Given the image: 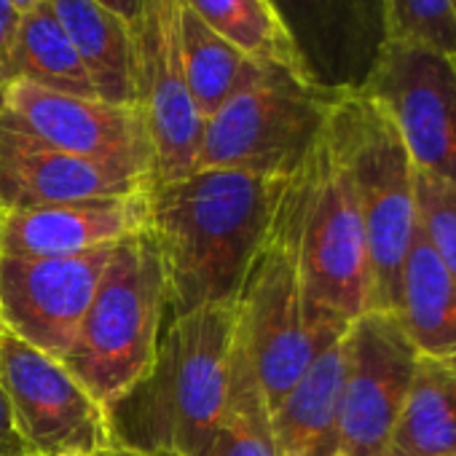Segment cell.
I'll return each mask as SVG.
<instances>
[{
  "label": "cell",
  "mask_w": 456,
  "mask_h": 456,
  "mask_svg": "<svg viewBox=\"0 0 456 456\" xmlns=\"http://www.w3.org/2000/svg\"><path fill=\"white\" fill-rule=\"evenodd\" d=\"M180 17L183 0H137L129 20L134 108L142 113L153 140V185L196 169L204 129L185 84Z\"/></svg>",
  "instance_id": "9c48e42d"
},
{
  "label": "cell",
  "mask_w": 456,
  "mask_h": 456,
  "mask_svg": "<svg viewBox=\"0 0 456 456\" xmlns=\"http://www.w3.org/2000/svg\"><path fill=\"white\" fill-rule=\"evenodd\" d=\"M0 126L54 151L121 167L151 180L156 172L153 140L134 105L62 94L14 78L0 86Z\"/></svg>",
  "instance_id": "8fae6325"
},
{
  "label": "cell",
  "mask_w": 456,
  "mask_h": 456,
  "mask_svg": "<svg viewBox=\"0 0 456 456\" xmlns=\"http://www.w3.org/2000/svg\"><path fill=\"white\" fill-rule=\"evenodd\" d=\"M290 177L193 169L153 185L151 234L167 274L169 317L237 301Z\"/></svg>",
  "instance_id": "6da1fadb"
},
{
  "label": "cell",
  "mask_w": 456,
  "mask_h": 456,
  "mask_svg": "<svg viewBox=\"0 0 456 456\" xmlns=\"http://www.w3.org/2000/svg\"><path fill=\"white\" fill-rule=\"evenodd\" d=\"M397 129L419 172L456 180V60L413 41H387L362 89Z\"/></svg>",
  "instance_id": "7c38bea8"
},
{
  "label": "cell",
  "mask_w": 456,
  "mask_h": 456,
  "mask_svg": "<svg viewBox=\"0 0 456 456\" xmlns=\"http://www.w3.org/2000/svg\"><path fill=\"white\" fill-rule=\"evenodd\" d=\"M151 185L153 180L145 175L86 161L0 126V217L78 199L121 196Z\"/></svg>",
  "instance_id": "2e32d148"
},
{
  "label": "cell",
  "mask_w": 456,
  "mask_h": 456,
  "mask_svg": "<svg viewBox=\"0 0 456 456\" xmlns=\"http://www.w3.org/2000/svg\"><path fill=\"white\" fill-rule=\"evenodd\" d=\"M234 333V304L169 317L151 373L121 400L132 403L121 440L156 456H201L225 413Z\"/></svg>",
  "instance_id": "7a4b0ae2"
},
{
  "label": "cell",
  "mask_w": 456,
  "mask_h": 456,
  "mask_svg": "<svg viewBox=\"0 0 456 456\" xmlns=\"http://www.w3.org/2000/svg\"><path fill=\"white\" fill-rule=\"evenodd\" d=\"M416 228L456 280V180L416 169Z\"/></svg>",
  "instance_id": "484cf974"
},
{
  "label": "cell",
  "mask_w": 456,
  "mask_h": 456,
  "mask_svg": "<svg viewBox=\"0 0 456 456\" xmlns=\"http://www.w3.org/2000/svg\"><path fill=\"white\" fill-rule=\"evenodd\" d=\"M12 4L17 6V12H20V14H25V12H30L33 6L44 4V0H12Z\"/></svg>",
  "instance_id": "4dcf8cb0"
},
{
  "label": "cell",
  "mask_w": 456,
  "mask_h": 456,
  "mask_svg": "<svg viewBox=\"0 0 456 456\" xmlns=\"http://www.w3.org/2000/svg\"><path fill=\"white\" fill-rule=\"evenodd\" d=\"M201 456H280L272 432V408L237 333L225 413Z\"/></svg>",
  "instance_id": "603a6c76"
},
{
  "label": "cell",
  "mask_w": 456,
  "mask_h": 456,
  "mask_svg": "<svg viewBox=\"0 0 456 456\" xmlns=\"http://www.w3.org/2000/svg\"><path fill=\"white\" fill-rule=\"evenodd\" d=\"M387 41H413L456 60V0H384Z\"/></svg>",
  "instance_id": "d4e9b609"
},
{
  "label": "cell",
  "mask_w": 456,
  "mask_h": 456,
  "mask_svg": "<svg viewBox=\"0 0 456 456\" xmlns=\"http://www.w3.org/2000/svg\"><path fill=\"white\" fill-rule=\"evenodd\" d=\"M49 6L70 36L97 100L134 105L129 20L100 0H49Z\"/></svg>",
  "instance_id": "d6986e66"
},
{
  "label": "cell",
  "mask_w": 456,
  "mask_h": 456,
  "mask_svg": "<svg viewBox=\"0 0 456 456\" xmlns=\"http://www.w3.org/2000/svg\"><path fill=\"white\" fill-rule=\"evenodd\" d=\"M346 333V330H344ZM344 376V336L330 341L272 408L280 456H341L338 397Z\"/></svg>",
  "instance_id": "e0dca14e"
},
{
  "label": "cell",
  "mask_w": 456,
  "mask_h": 456,
  "mask_svg": "<svg viewBox=\"0 0 456 456\" xmlns=\"http://www.w3.org/2000/svg\"><path fill=\"white\" fill-rule=\"evenodd\" d=\"M419 352L395 312L368 309L344 333L338 453L389 456Z\"/></svg>",
  "instance_id": "30bf717a"
},
{
  "label": "cell",
  "mask_w": 456,
  "mask_h": 456,
  "mask_svg": "<svg viewBox=\"0 0 456 456\" xmlns=\"http://www.w3.org/2000/svg\"><path fill=\"white\" fill-rule=\"evenodd\" d=\"M151 188L36 207L0 217V256L62 258L118 245L151 228Z\"/></svg>",
  "instance_id": "9a60e30c"
},
{
  "label": "cell",
  "mask_w": 456,
  "mask_h": 456,
  "mask_svg": "<svg viewBox=\"0 0 456 456\" xmlns=\"http://www.w3.org/2000/svg\"><path fill=\"white\" fill-rule=\"evenodd\" d=\"M20 12L12 0H0V86L12 81V52L20 28Z\"/></svg>",
  "instance_id": "4316f807"
},
{
  "label": "cell",
  "mask_w": 456,
  "mask_h": 456,
  "mask_svg": "<svg viewBox=\"0 0 456 456\" xmlns=\"http://www.w3.org/2000/svg\"><path fill=\"white\" fill-rule=\"evenodd\" d=\"M0 456H28L25 443L14 427L12 405H9L4 387H0Z\"/></svg>",
  "instance_id": "83f0119b"
},
{
  "label": "cell",
  "mask_w": 456,
  "mask_h": 456,
  "mask_svg": "<svg viewBox=\"0 0 456 456\" xmlns=\"http://www.w3.org/2000/svg\"><path fill=\"white\" fill-rule=\"evenodd\" d=\"M167 312V274L148 228L113 248L62 365L113 411L151 373Z\"/></svg>",
  "instance_id": "277c9868"
},
{
  "label": "cell",
  "mask_w": 456,
  "mask_h": 456,
  "mask_svg": "<svg viewBox=\"0 0 456 456\" xmlns=\"http://www.w3.org/2000/svg\"><path fill=\"white\" fill-rule=\"evenodd\" d=\"M0 387L28 456H94L118 443L113 413L60 360L4 325Z\"/></svg>",
  "instance_id": "ba28073f"
},
{
  "label": "cell",
  "mask_w": 456,
  "mask_h": 456,
  "mask_svg": "<svg viewBox=\"0 0 456 456\" xmlns=\"http://www.w3.org/2000/svg\"><path fill=\"white\" fill-rule=\"evenodd\" d=\"M183 36V70L191 100L199 116L207 121L240 84L248 57L237 52L228 41H223L215 30H209L183 0L180 17Z\"/></svg>",
  "instance_id": "cb8c5ba5"
},
{
  "label": "cell",
  "mask_w": 456,
  "mask_h": 456,
  "mask_svg": "<svg viewBox=\"0 0 456 456\" xmlns=\"http://www.w3.org/2000/svg\"><path fill=\"white\" fill-rule=\"evenodd\" d=\"M306 76L330 92H357L387 46L384 0H272Z\"/></svg>",
  "instance_id": "5bb4252c"
},
{
  "label": "cell",
  "mask_w": 456,
  "mask_h": 456,
  "mask_svg": "<svg viewBox=\"0 0 456 456\" xmlns=\"http://www.w3.org/2000/svg\"><path fill=\"white\" fill-rule=\"evenodd\" d=\"M185 6L248 60L274 62L306 76L272 0H185Z\"/></svg>",
  "instance_id": "7402d4cb"
},
{
  "label": "cell",
  "mask_w": 456,
  "mask_h": 456,
  "mask_svg": "<svg viewBox=\"0 0 456 456\" xmlns=\"http://www.w3.org/2000/svg\"><path fill=\"white\" fill-rule=\"evenodd\" d=\"M100 4L108 6V9H113L116 14H121L126 20H132L134 17V9H137V0H100Z\"/></svg>",
  "instance_id": "f546056e"
},
{
  "label": "cell",
  "mask_w": 456,
  "mask_h": 456,
  "mask_svg": "<svg viewBox=\"0 0 456 456\" xmlns=\"http://www.w3.org/2000/svg\"><path fill=\"white\" fill-rule=\"evenodd\" d=\"M389 456H456V370L419 357Z\"/></svg>",
  "instance_id": "ffe728a7"
},
{
  "label": "cell",
  "mask_w": 456,
  "mask_h": 456,
  "mask_svg": "<svg viewBox=\"0 0 456 456\" xmlns=\"http://www.w3.org/2000/svg\"><path fill=\"white\" fill-rule=\"evenodd\" d=\"M338 94L290 68L248 60L234 92L204 121L196 169L296 175Z\"/></svg>",
  "instance_id": "8992f818"
},
{
  "label": "cell",
  "mask_w": 456,
  "mask_h": 456,
  "mask_svg": "<svg viewBox=\"0 0 456 456\" xmlns=\"http://www.w3.org/2000/svg\"><path fill=\"white\" fill-rule=\"evenodd\" d=\"M14 78L62 94L97 97L86 68L49 0L20 17L12 52V81Z\"/></svg>",
  "instance_id": "44dd1931"
},
{
  "label": "cell",
  "mask_w": 456,
  "mask_h": 456,
  "mask_svg": "<svg viewBox=\"0 0 456 456\" xmlns=\"http://www.w3.org/2000/svg\"><path fill=\"white\" fill-rule=\"evenodd\" d=\"M301 180L306 296L320 320L346 325L370 309V264L354 191L325 129L301 164Z\"/></svg>",
  "instance_id": "52a82bcc"
},
{
  "label": "cell",
  "mask_w": 456,
  "mask_h": 456,
  "mask_svg": "<svg viewBox=\"0 0 456 456\" xmlns=\"http://www.w3.org/2000/svg\"><path fill=\"white\" fill-rule=\"evenodd\" d=\"M94 456H156V453H148V451H142L137 445H129V443L118 440V443H113L110 448H105V451H100Z\"/></svg>",
  "instance_id": "f1b7e54d"
},
{
  "label": "cell",
  "mask_w": 456,
  "mask_h": 456,
  "mask_svg": "<svg viewBox=\"0 0 456 456\" xmlns=\"http://www.w3.org/2000/svg\"><path fill=\"white\" fill-rule=\"evenodd\" d=\"M116 245L62 258L0 256V325L62 362Z\"/></svg>",
  "instance_id": "4fadbf2b"
},
{
  "label": "cell",
  "mask_w": 456,
  "mask_h": 456,
  "mask_svg": "<svg viewBox=\"0 0 456 456\" xmlns=\"http://www.w3.org/2000/svg\"><path fill=\"white\" fill-rule=\"evenodd\" d=\"M395 314L419 357L456 370V280L429 250L419 228L400 272Z\"/></svg>",
  "instance_id": "ac0fdd59"
},
{
  "label": "cell",
  "mask_w": 456,
  "mask_h": 456,
  "mask_svg": "<svg viewBox=\"0 0 456 456\" xmlns=\"http://www.w3.org/2000/svg\"><path fill=\"white\" fill-rule=\"evenodd\" d=\"M301 217L304 180L298 167L234 301L237 338L264 387L269 408L349 328V322L320 320L309 304L301 269Z\"/></svg>",
  "instance_id": "3957f363"
},
{
  "label": "cell",
  "mask_w": 456,
  "mask_h": 456,
  "mask_svg": "<svg viewBox=\"0 0 456 456\" xmlns=\"http://www.w3.org/2000/svg\"><path fill=\"white\" fill-rule=\"evenodd\" d=\"M325 132L362 217L370 309L395 312L400 272L416 234V167L387 113L362 92L338 94Z\"/></svg>",
  "instance_id": "5b68a950"
}]
</instances>
